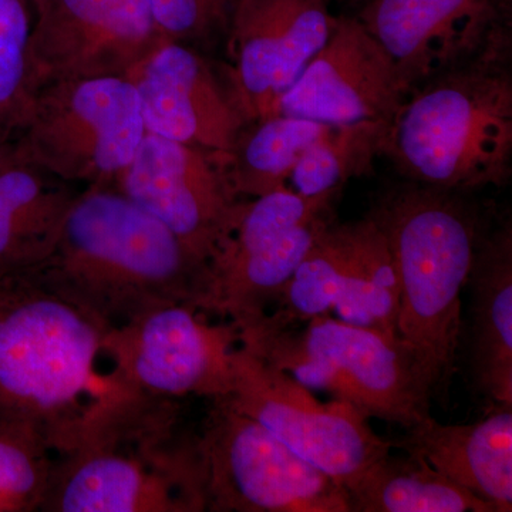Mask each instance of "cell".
Instances as JSON below:
<instances>
[{
    "instance_id": "obj_1",
    "label": "cell",
    "mask_w": 512,
    "mask_h": 512,
    "mask_svg": "<svg viewBox=\"0 0 512 512\" xmlns=\"http://www.w3.org/2000/svg\"><path fill=\"white\" fill-rule=\"evenodd\" d=\"M43 512L207 511L198 433L180 400L100 394L59 454Z\"/></svg>"
},
{
    "instance_id": "obj_2",
    "label": "cell",
    "mask_w": 512,
    "mask_h": 512,
    "mask_svg": "<svg viewBox=\"0 0 512 512\" xmlns=\"http://www.w3.org/2000/svg\"><path fill=\"white\" fill-rule=\"evenodd\" d=\"M106 330L151 309H204L207 266L163 222L111 187L74 198L52 249L25 272Z\"/></svg>"
},
{
    "instance_id": "obj_3",
    "label": "cell",
    "mask_w": 512,
    "mask_h": 512,
    "mask_svg": "<svg viewBox=\"0 0 512 512\" xmlns=\"http://www.w3.org/2000/svg\"><path fill=\"white\" fill-rule=\"evenodd\" d=\"M392 252L400 298L397 335L412 352L431 399H443L456 372L461 292L485 231L463 192L410 183L370 210Z\"/></svg>"
},
{
    "instance_id": "obj_4",
    "label": "cell",
    "mask_w": 512,
    "mask_h": 512,
    "mask_svg": "<svg viewBox=\"0 0 512 512\" xmlns=\"http://www.w3.org/2000/svg\"><path fill=\"white\" fill-rule=\"evenodd\" d=\"M505 32L406 97L382 154L410 183L467 192L504 187L512 173V77Z\"/></svg>"
},
{
    "instance_id": "obj_5",
    "label": "cell",
    "mask_w": 512,
    "mask_h": 512,
    "mask_svg": "<svg viewBox=\"0 0 512 512\" xmlns=\"http://www.w3.org/2000/svg\"><path fill=\"white\" fill-rule=\"evenodd\" d=\"M106 332L30 276L0 279V420L33 427L66 451L110 386L96 372Z\"/></svg>"
},
{
    "instance_id": "obj_6",
    "label": "cell",
    "mask_w": 512,
    "mask_h": 512,
    "mask_svg": "<svg viewBox=\"0 0 512 512\" xmlns=\"http://www.w3.org/2000/svg\"><path fill=\"white\" fill-rule=\"evenodd\" d=\"M238 330L239 346L308 389L352 404L369 419L410 429L430 416L429 386L400 339L332 315L296 328L254 323Z\"/></svg>"
},
{
    "instance_id": "obj_7",
    "label": "cell",
    "mask_w": 512,
    "mask_h": 512,
    "mask_svg": "<svg viewBox=\"0 0 512 512\" xmlns=\"http://www.w3.org/2000/svg\"><path fill=\"white\" fill-rule=\"evenodd\" d=\"M336 194L292 188L239 201L232 227L207 266L204 309L238 329L264 318L320 232L335 221Z\"/></svg>"
},
{
    "instance_id": "obj_8",
    "label": "cell",
    "mask_w": 512,
    "mask_h": 512,
    "mask_svg": "<svg viewBox=\"0 0 512 512\" xmlns=\"http://www.w3.org/2000/svg\"><path fill=\"white\" fill-rule=\"evenodd\" d=\"M25 126L30 161L92 187L116 183L147 131L136 86L116 74L42 84Z\"/></svg>"
},
{
    "instance_id": "obj_9",
    "label": "cell",
    "mask_w": 512,
    "mask_h": 512,
    "mask_svg": "<svg viewBox=\"0 0 512 512\" xmlns=\"http://www.w3.org/2000/svg\"><path fill=\"white\" fill-rule=\"evenodd\" d=\"M207 511L350 512L348 490L225 397L198 433Z\"/></svg>"
},
{
    "instance_id": "obj_10",
    "label": "cell",
    "mask_w": 512,
    "mask_h": 512,
    "mask_svg": "<svg viewBox=\"0 0 512 512\" xmlns=\"http://www.w3.org/2000/svg\"><path fill=\"white\" fill-rule=\"evenodd\" d=\"M225 399L346 490L392 451V441L376 434L355 406L320 402L313 390L239 345Z\"/></svg>"
},
{
    "instance_id": "obj_11",
    "label": "cell",
    "mask_w": 512,
    "mask_h": 512,
    "mask_svg": "<svg viewBox=\"0 0 512 512\" xmlns=\"http://www.w3.org/2000/svg\"><path fill=\"white\" fill-rule=\"evenodd\" d=\"M238 345L234 323H211L195 306L175 303L107 330L101 350L113 363L109 379L127 392L212 400L231 393Z\"/></svg>"
},
{
    "instance_id": "obj_12",
    "label": "cell",
    "mask_w": 512,
    "mask_h": 512,
    "mask_svg": "<svg viewBox=\"0 0 512 512\" xmlns=\"http://www.w3.org/2000/svg\"><path fill=\"white\" fill-rule=\"evenodd\" d=\"M225 154L144 134L133 161L117 178L119 190L153 214L208 266L237 214Z\"/></svg>"
},
{
    "instance_id": "obj_13",
    "label": "cell",
    "mask_w": 512,
    "mask_h": 512,
    "mask_svg": "<svg viewBox=\"0 0 512 512\" xmlns=\"http://www.w3.org/2000/svg\"><path fill=\"white\" fill-rule=\"evenodd\" d=\"M30 57L39 87L67 77L128 76L170 42L150 0H35Z\"/></svg>"
},
{
    "instance_id": "obj_14",
    "label": "cell",
    "mask_w": 512,
    "mask_h": 512,
    "mask_svg": "<svg viewBox=\"0 0 512 512\" xmlns=\"http://www.w3.org/2000/svg\"><path fill=\"white\" fill-rule=\"evenodd\" d=\"M336 23L326 0H235L229 93L247 124L275 116L279 100L326 45Z\"/></svg>"
},
{
    "instance_id": "obj_15",
    "label": "cell",
    "mask_w": 512,
    "mask_h": 512,
    "mask_svg": "<svg viewBox=\"0 0 512 512\" xmlns=\"http://www.w3.org/2000/svg\"><path fill=\"white\" fill-rule=\"evenodd\" d=\"M409 96L393 60L357 18H338L326 45L276 106V114L328 124H392Z\"/></svg>"
},
{
    "instance_id": "obj_16",
    "label": "cell",
    "mask_w": 512,
    "mask_h": 512,
    "mask_svg": "<svg viewBox=\"0 0 512 512\" xmlns=\"http://www.w3.org/2000/svg\"><path fill=\"white\" fill-rule=\"evenodd\" d=\"M357 19L393 60L409 94L503 32L493 0H365Z\"/></svg>"
},
{
    "instance_id": "obj_17",
    "label": "cell",
    "mask_w": 512,
    "mask_h": 512,
    "mask_svg": "<svg viewBox=\"0 0 512 512\" xmlns=\"http://www.w3.org/2000/svg\"><path fill=\"white\" fill-rule=\"evenodd\" d=\"M148 133L229 153L247 121L208 64L181 42L165 43L128 74Z\"/></svg>"
},
{
    "instance_id": "obj_18",
    "label": "cell",
    "mask_w": 512,
    "mask_h": 512,
    "mask_svg": "<svg viewBox=\"0 0 512 512\" xmlns=\"http://www.w3.org/2000/svg\"><path fill=\"white\" fill-rule=\"evenodd\" d=\"M393 447L417 454L495 512L512 510V407H491L471 424H440L426 417Z\"/></svg>"
},
{
    "instance_id": "obj_19",
    "label": "cell",
    "mask_w": 512,
    "mask_h": 512,
    "mask_svg": "<svg viewBox=\"0 0 512 512\" xmlns=\"http://www.w3.org/2000/svg\"><path fill=\"white\" fill-rule=\"evenodd\" d=\"M471 286V372L493 407H512V227L485 232Z\"/></svg>"
},
{
    "instance_id": "obj_20",
    "label": "cell",
    "mask_w": 512,
    "mask_h": 512,
    "mask_svg": "<svg viewBox=\"0 0 512 512\" xmlns=\"http://www.w3.org/2000/svg\"><path fill=\"white\" fill-rule=\"evenodd\" d=\"M350 512H495L417 454L372 464L348 487Z\"/></svg>"
},
{
    "instance_id": "obj_21",
    "label": "cell",
    "mask_w": 512,
    "mask_h": 512,
    "mask_svg": "<svg viewBox=\"0 0 512 512\" xmlns=\"http://www.w3.org/2000/svg\"><path fill=\"white\" fill-rule=\"evenodd\" d=\"M251 126L241 131L234 148L225 154L229 184L241 200L288 187L303 154L333 127L282 114Z\"/></svg>"
},
{
    "instance_id": "obj_22",
    "label": "cell",
    "mask_w": 512,
    "mask_h": 512,
    "mask_svg": "<svg viewBox=\"0 0 512 512\" xmlns=\"http://www.w3.org/2000/svg\"><path fill=\"white\" fill-rule=\"evenodd\" d=\"M400 285L387 239L366 215L350 222L348 274L333 313L349 325L399 339Z\"/></svg>"
},
{
    "instance_id": "obj_23",
    "label": "cell",
    "mask_w": 512,
    "mask_h": 512,
    "mask_svg": "<svg viewBox=\"0 0 512 512\" xmlns=\"http://www.w3.org/2000/svg\"><path fill=\"white\" fill-rule=\"evenodd\" d=\"M349 255L350 222L333 221L313 242L274 306L254 323L296 328L319 316L332 315L348 274Z\"/></svg>"
},
{
    "instance_id": "obj_24",
    "label": "cell",
    "mask_w": 512,
    "mask_h": 512,
    "mask_svg": "<svg viewBox=\"0 0 512 512\" xmlns=\"http://www.w3.org/2000/svg\"><path fill=\"white\" fill-rule=\"evenodd\" d=\"M390 124L362 123L332 127L298 161L289 183L306 198L336 194L350 178L360 177L382 156Z\"/></svg>"
},
{
    "instance_id": "obj_25",
    "label": "cell",
    "mask_w": 512,
    "mask_h": 512,
    "mask_svg": "<svg viewBox=\"0 0 512 512\" xmlns=\"http://www.w3.org/2000/svg\"><path fill=\"white\" fill-rule=\"evenodd\" d=\"M57 457L33 427L0 420V512L42 511Z\"/></svg>"
},
{
    "instance_id": "obj_26",
    "label": "cell",
    "mask_w": 512,
    "mask_h": 512,
    "mask_svg": "<svg viewBox=\"0 0 512 512\" xmlns=\"http://www.w3.org/2000/svg\"><path fill=\"white\" fill-rule=\"evenodd\" d=\"M32 22L26 0H0V123L23 124L39 83L30 57Z\"/></svg>"
},
{
    "instance_id": "obj_27",
    "label": "cell",
    "mask_w": 512,
    "mask_h": 512,
    "mask_svg": "<svg viewBox=\"0 0 512 512\" xmlns=\"http://www.w3.org/2000/svg\"><path fill=\"white\" fill-rule=\"evenodd\" d=\"M49 252L18 211L0 194V279L25 274Z\"/></svg>"
},
{
    "instance_id": "obj_28",
    "label": "cell",
    "mask_w": 512,
    "mask_h": 512,
    "mask_svg": "<svg viewBox=\"0 0 512 512\" xmlns=\"http://www.w3.org/2000/svg\"><path fill=\"white\" fill-rule=\"evenodd\" d=\"M158 28L170 40L183 43L214 26L204 0H150Z\"/></svg>"
},
{
    "instance_id": "obj_29",
    "label": "cell",
    "mask_w": 512,
    "mask_h": 512,
    "mask_svg": "<svg viewBox=\"0 0 512 512\" xmlns=\"http://www.w3.org/2000/svg\"><path fill=\"white\" fill-rule=\"evenodd\" d=\"M235 0H204L214 25L222 23L225 25L228 20L229 9L234 5Z\"/></svg>"
},
{
    "instance_id": "obj_30",
    "label": "cell",
    "mask_w": 512,
    "mask_h": 512,
    "mask_svg": "<svg viewBox=\"0 0 512 512\" xmlns=\"http://www.w3.org/2000/svg\"><path fill=\"white\" fill-rule=\"evenodd\" d=\"M353 2L363 3V2H365V0H353Z\"/></svg>"
},
{
    "instance_id": "obj_31",
    "label": "cell",
    "mask_w": 512,
    "mask_h": 512,
    "mask_svg": "<svg viewBox=\"0 0 512 512\" xmlns=\"http://www.w3.org/2000/svg\"><path fill=\"white\" fill-rule=\"evenodd\" d=\"M32 2H35V0H32Z\"/></svg>"
}]
</instances>
